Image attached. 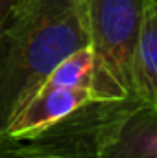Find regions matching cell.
Returning <instances> with one entry per match:
<instances>
[{
  "label": "cell",
  "instance_id": "obj_1",
  "mask_svg": "<svg viewBox=\"0 0 157 158\" xmlns=\"http://www.w3.org/2000/svg\"><path fill=\"white\" fill-rule=\"evenodd\" d=\"M89 46L85 0H17L0 19V136L69 55Z\"/></svg>",
  "mask_w": 157,
  "mask_h": 158
},
{
  "label": "cell",
  "instance_id": "obj_2",
  "mask_svg": "<svg viewBox=\"0 0 157 158\" xmlns=\"http://www.w3.org/2000/svg\"><path fill=\"white\" fill-rule=\"evenodd\" d=\"M98 99H137V52L146 0H85ZM146 105V103H144Z\"/></svg>",
  "mask_w": 157,
  "mask_h": 158
},
{
  "label": "cell",
  "instance_id": "obj_3",
  "mask_svg": "<svg viewBox=\"0 0 157 158\" xmlns=\"http://www.w3.org/2000/svg\"><path fill=\"white\" fill-rule=\"evenodd\" d=\"M141 107L146 105L137 99H91L20 142L32 158H102L107 143Z\"/></svg>",
  "mask_w": 157,
  "mask_h": 158
},
{
  "label": "cell",
  "instance_id": "obj_4",
  "mask_svg": "<svg viewBox=\"0 0 157 158\" xmlns=\"http://www.w3.org/2000/svg\"><path fill=\"white\" fill-rule=\"evenodd\" d=\"M92 64L91 46L69 55L56 66L4 134L15 140H26L79 105L98 99L92 88Z\"/></svg>",
  "mask_w": 157,
  "mask_h": 158
},
{
  "label": "cell",
  "instance_id": "obj_5",
  "mask_svg": "<svg viewBox=\"0 0 157 158\" xmlns=\"http://www.w3.org/2000/svg\"><path fill=\"white\" fill-rule=\"evenodd\" d=\"M102 158H157V109L146 105L135 110L107 143Z\"/></svg>",
  "mask_w": 157,
  "mask_h": 158
},
{
  "label": "cell",
  "instance_id": "obj_6",
  "mask_svg": "<svg viewBox=\"0 0 157 158\" xmlns=\"http://www.w3.org/2000/svg\"><path fill=\"white\" fill-rule=\"evenodd\" d=\"M137 88L141 99L157 109V2L146 0L137 52Z\"/></svg>",
  "mask_w": 157,
  "mask_h": 158
},
{
  "label": "cell",
  "instance_id": "obj_7",
  "mask_svg": "<svg viewBox=\"0 0 157 158\" xmlns=\"http://www.w3.org/2000/svg\"><path fill=\"white\" fill-rule=\"evenodd\" d=\"M0 158H32L20 140H15L7 134L0 136Z\"/></svg>",
  "mask_w": 157,
  "mask_h": 158
},
{
  "label": "cell",
  "instance_id": "obj_8",
  "mask_svg": "<svg viewBox=\"0 0 157 158\" xmlns=\"http://www.w3.org/2000/svg\"><path fill=\"white\" fill-rule=\"evenodd\" d=\"M15 2H17V0H0V19L6 15V11H7Z\"/></svg>",
  "mask_w": 157,
  "mask_h": 158
},
{
  "label": "cell",
  "instance_id": "obj_9",
  "mask_svg": "<svg viewBox=\"0 0 157 158\" xmlns=\"http://www.w3.org/2000/svg\"><path fill=\"white\" fill-rule=\"evenodd\" d=\"M154 2H157V0H154Z\"/></svg>",
  "mask_w": 157,
  "mask_h": 158
}]
</instances>
